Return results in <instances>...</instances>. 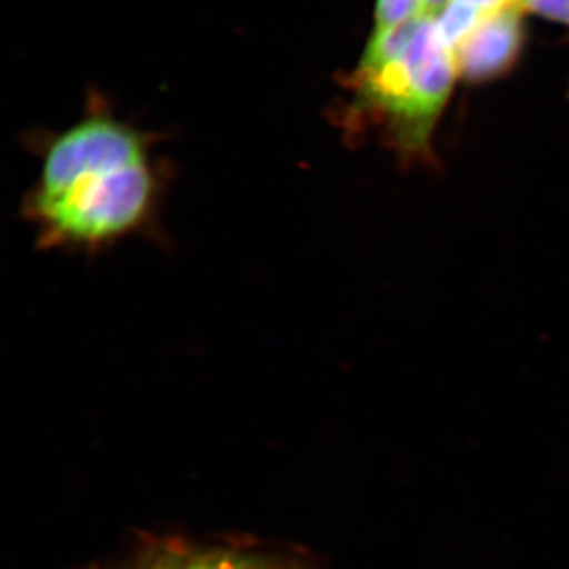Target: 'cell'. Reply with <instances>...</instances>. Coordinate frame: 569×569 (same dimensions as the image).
<instances>
[{
    "mask_svg": "<svg viewBox=\"0 0 569 569\" xmlns=\"http://www.w3.org/2000/svg\"><path fill=\"white\" fill-rule=\"evenodd\" d=\"M523 10L569 26V0H518Z\"/></svg>",
    "mask_w": 569,
    "mask_h": 569,
    "instance_id": "obj_6",
    "label": "cell"
},
{
    "mask_svg": "<svg viewBox=\"0 0 569 569\" xmlns=\"http://www.w3.org/2000/svg\"><path fill=\"white\" fill-rule=\"evenodd\" d=\"M449 0H419V14L427 18H438L447 6Z\"/></svg>",
    "mask_w": 569,
    "mask_h": 569,
    "instance_id": "obj_8",
    "label": "cell"
},
{
    "mask_svg": "<svg viewBox=\"0 0 569 569\" xmlns=\"http://www.w3.org/2000/svg\"><path fill=\"white\" fill-rule=\"evenodd\" d=\"M149 569H284L263 557L239 552L174 553L163 556Z\"/></svg>",
    "mask_w": 569,
    "mask_h": 569,
    "instance_id": "obj_4",
    "label": "cell"
},
{
    "mask_svg": "<svg viewBox=\"0 0 569 569\" xmlns=\"http://www.w3.org/2000/svg\"><path fill=\"white\" fill-rule=\"evenodd\" d=\"M419 11V0H377L376 26L372 33L388 31L410 20Z\"/></svg>",
    "mask_w": 569,
    "mask_h": 569,
    "instance_id": "obj_5",
    "label": "cell"
},
{
    "mask_svg": "<svg viewBox=\"0 0 569 569\" xmlns=\"http://www.w3.org/2000/svg\"><path fill=\"white\" fill-rule=\"evenodd\" d=\"M159 194L148 142L99 112L50 142L26 212L48 246L99 250L146 227Z\"/></svg>",
    "mask_w": 569,
    "mask_h": 569,
    "instance_id": "obj_1",
    "label": "cell"
},
{
    "mask_svg": "<svg viewBox=\"0 0 569 569\" xmlns=\"http://www.w3.org/2000/svg\"><path fill=\"white\" fill-rule=\"evenodd\" d=\"M523 11L518 0H512L478 22L455 50L459 77L471 82L496 80L518 62Z\"/></svg>",
    "mask_w": 569,
    "mask_h": 569,
    "instance_id": "obj_3",
    "label": "cell"
},
{
    "mask_svg": "<svg viewBox=\"0 0 569 569\" xmlns=\"http://www.w3.org/2000/svg\"><path fill=\"white\" fill-rule=\"evenodd\" d=\"M455 52L436 18L415 14L396 28L370 33L351 77L353 110L380 123L406 162H429L438 119L456 78Z\"/></svg>",
    "mask_w": 569,
    "mask_h": 569,
    "instance_id": "obj_2",
    "label": "cell"
},
{
    "mask_svg": "<svg viewBox=\"0 0 569 569\" xmlns=\"http://www.w3.org/2000/svg\"><path fill=\"white\" fill-rule=\"evenodd\" d=\"M458 2L478 10L479 13L486 17V14L493 13V11L501 9V7L508 6L512 0H458Z\"/></svg>",
    "mask_w": 569,
    "mask_h": 569,
    "instance_id": "obj_7",
    "label": "cell"
}]
</instances>
